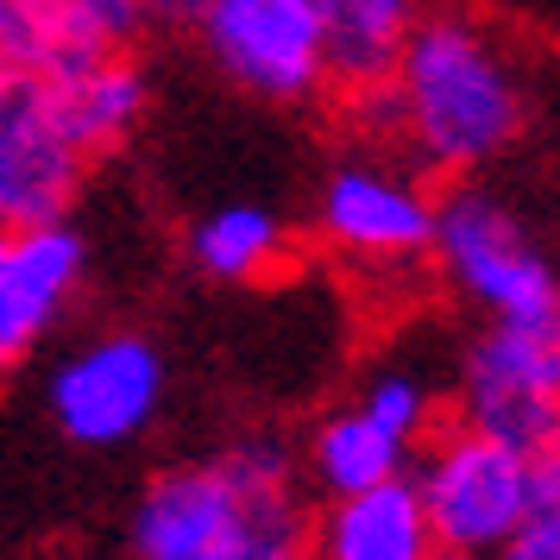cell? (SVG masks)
<instances>
[{
  "label": "cell",
  "instance_id": "13",
  "mask_svg": "<svg viewBox=\"0 0 560 560\" xmlns=\"http://www.w3.org/2000/svg\"><path fill=\"white\" fill-rule=\"evenodd\" d=\"M315 26H322V63L328 82L347 95V107L372 102L404 51L409 26H416V0H308Z\"/></svg>",
  "mask_w": 560,
  "mask_h": 560
},
{
  "label": "cell",
  "instance_id": "12",
  "mask_svg": "<svg viewBox=\"0 0 560 560\" xmlns=\"http://www.w3.org/2000/svg\"><path fill=\"white\" fill-rule=\"evenodd\" d=\"M45 89H51V107L70 145H77L89 164L107 152H120L139 120H145V102H152V82L132 63V51L114 57H82V63H51L45 70Z\"/></svg>",
  "mask_w": 560,
  "mask_h": 560
},
{
  "label": "cell",
  "instance_id": "5",
  "mask_svg": "<svg viewBox=\"0 0 560 560\" xmlns=\"http://www.w3.org/2000/svg\"><path fill=\"white\" fill-rule=\"evenodd\" d=\"M454 422L548 454L560 441V315L485 322L459 359Z\"/></svg>",
  "mask_w": 560,
  "mask_h": 560
},
{
  "label": "cell",
  "instance_id": "19",
  "mask_svg": "<svg viewBox=\"0 0 560 560\" xmlns=\"http://www.w3.org/2000/svg\"><path fill=\"white\" fill-rule=\"evenodd\" d=\"M0 63L7 70L51 63V0H0Z\"/></svg>",
  "mask_w": 560,
  "mask_h": 560
},
{
  "label": "cell",
  "instance_id": "15",
  "mask_svg": "<svg viewBox=\"0 0 560 560\" xmlns=\"http://www.w3.org/2000/svg\"><path fill=\"white\" fill-rule=\"evenodd\" d=\"M283 221L258 202H233L214 208L189 228V265L214 283H253L271 265H283Z\"/></svg>",
  "mask_w": 560,
  "mask_h": 560
},
{
  "label": "cell",
  "instance_id": "2",
  "mask_svg": "<svg viewBox=\"0 0 560 560\" xmlns=\"http://www.w3.org/2000/svg\"><path fill=\"white\" fill-rule=\"evenodd\" d=\"M315 510L296 498V466L278 441H233L214 459L164 466L127 516L139 560H296Z\"/></svg>",
  "mask_w": 560,
  "mask_h": 560
},
{
  "label": "cell",
  "instance_id": "18",
  "mask_svg": "<svg viewBox=\"0 0 560 560\" xmlns=\"http://www.w3.org/2000/svg\"><path fill=\"white\" fill-rule=\"evenodd\" d=\"M504 560H560V441L548 454H535V504Z\"/></svg>",
  "mask_w": 560,
  "mask_h": 560
},
{
  "label": "cell",
  "instance_id": "4",
  "mask_svg": "<svg viewBox=\"0 0 560 560\" xmlns=\"http://www.w3.org/2000/svg\"><path fill=\"white\" fill-rule=\"evenodd\" d=\"M429 258L447 271L466 303L485 322H529L560 315V271L535 246V233L510 214L491 189L459 177L447 196H434V246Z\"/></svg>",
  "mask_w": 560,
  "mask_h": 560
},
{
  "label": "cell",
  "instance_id": "17",
  "mask_svg": "<svg viewBox=\"0 0 560 560\" xmlns=\"http://www.w3.org/2000/svg\"><path fill=\"white\" fill-rule=\"evenodd\" d=\"M359 404L372 409L384 429H397L404 441H416V447L441 429V397H434V384L422 378V372H409V365H384V372H372V384L359 390Z\"/></svg>",
  "mask_w": 560,
  "mask_h": 560
},
{
  "label": "cell",
  "instance_id": "10",
  "mask_svg": "<svg viewBox=\"0 0 560 560\" xmlns=\"http://www.w3.org/2000/svg\"><path fill=\"white\" fill-rule=\"evenodd\" d=\"M82 271H89V240L70 228V214L0 228V378L38 353V340L77 296Z\"/></svg>",
  "mask_w": 560,
  "mask_h": 560
},
{
  "label": "cell",
  "instance_id": "14",
  "mask_svg": "<svg viewBox=\"0 0 560 560\" xmlns=\"http://www.w3.org/2000/svg\"><path fill=\"white\" fill-rule=\"evenodd\" d=\"M303 459H308L315 491H322V498H340V491L378 485V479H390V472H409L416 441H404L397 429H384L365 404H353V409H334V416L315 422Z\"/></svg>",
  "mask_w": 560,
  "mask_h": 560
},
{
  "label": "cell",
  "instance_id": "11",
  "mask_svg": "<svg viewBox=\"0 0 560 560\" xmlns=\"http://www.w3.org/2000/svg\"><path fill=\"white\" fill-rule=\"evenodd\" d=\"M308 555L322 560H429L434 555V529L416 472H390L378 485L340 491L315 510L308 529Z\"/></svg>",
  "mask_w": 560,
  "mask_h": 560
},
{
  "label": "cell",
  "instance_id": "1",
  "mask_svg": "<svg viewBox=\"0 0 560 560\" xmlns=\"http://www.w3.org/2000/svg\"><path fill=\"white\" fill-rule=\"evenodd\" d=\"M359 114L397 132L429 183H459L523 139L529 82L472 13H416L390 82Z\"/></svg>",
  "mask_w": 560,
  "mask_h": 560
},
{
  "label": "cell",
  "instance_id": "7",
  "mask_svg": "<svg viewBox=\"0 0 560 560\" xmlns=\"http://www.w3.org/2000/svg\"><path fill=\"white\" fill-rule=\"evenodd\" d=\"M45 409L77 447H120L145 434L164 409V353L145 334H95L57 359L45 378Z\"/></svg>",
  "mask_w": 560,
  "mask_h": 560
},
{
  "label": "cell",
  "instance_id": "8",
  "mask_svg": "<svg viewBox=\"0 0 560 560\" xmlns=\"http://www.w3.org/2000/svg\"><path fill=\"white\" fill-rule=\"evenodd\" d=\"M315 228L340 258L359 265H416L434 246V189L416 164L347 158L322 177Z\"/></svg>",
  "mask_w": 560,
  "mask_h": 560
},
{
  "label": "cell",
  "instance_id": "16",
  "mask_svg": "<svg viewBox=\"0 0 560 560\" xmlns=\"http://www.w3.org/2000/svg\"><path fill=\"white\" fill-rule=\"evenodd\" d=\"M145 26H152L145 0H51V63L132 51L145 38Z\"/></svg>",
  "mask_w": 560,
  "mask_h": 560
},
{
  "label": "cell",
  "instance_id": "9",
  "mask_svg": "<svg viewBox=\"0 0 560 560\" xmlns=\"http://www.w3.org/2000/svg\"><path fill=\"white\" fill-rule=\"evenodd\" d=\"M82 177L89 158L57 120L45 70H0V228L63 221Z\"/></svg>",
  "mask_w": 560,
  "mask_h": 560
},
{
  "label": "cell",
  "instance_id": "6",
  "mask_svg": "<svg viewBox=\"0 0 560 560\" xmlns=\"http://www.w3.org/2000/svg\"><path fill=\"white\" fill-rule=\"evenodd\" d=\"M202 51L240 95L258 102H315L328 89L322 26L308 0H208L196 13Z\"/></svg>",
  "mask_w": 560,
  "mask_h": 560
},
{
  "label": "cell",
  "instance_id": "3",
  "mask_svg": "<svg viewBox=\"0 0 560 560\" xmlns=\"http://www.w3.org/2000/svg\"><path fill=\"white\" fill-rule=\"evenodd\" d=\"M422 447L429 454L409 459V472L429 510L434 555H504L535 504V454L485 429H466V422L434 429Z\"/></svg>",
  "mask_w": 560,
  "mask_h": 560
},
{
  "label": "cell",
  "instance_id": "20",
  "mask_svg": "<svg viewBox=\"0 0 560 560\" xmlns=\"http://www.w3.org/2000/svg\"><path fill=\"white\" fill-rule=\"evenodd\" d=\"M208 0H145V13H152V26H196V13H202Z\"/></svg>",
  "mask_w": 560,
  "mask_h": 560
}]
</instances>
